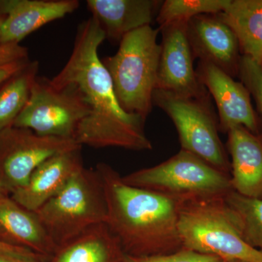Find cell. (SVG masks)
Segmentation results:
<instances>
[{
	"label": "cell",
	"mask_w": 262,
	"mask_h": 262,
	"mask_svg": "<svg viewBox=\"0 0 262 262\" xmlns=\"http://www.w3.org/2000/svg\"><path fill=\"white\" fill-rule=\"evenodd\" d=\"M231 262H243V261H231Z\"/></svg>",
	"instance_id": "30"
},
{
	"label": "cell",
	"mask_w": 262,
	"mask_h": 262,
	"mask_svg": "<svg viewBox=\"0 0 262 262\" xmlns=\"http://www.w3.org/2000/svg\"><path fill=\"white\" fill-rule=\"evenodd\" d=\"M5 194L4 192H3V191L1 190V189H0V194Z\"/></svg>",
	"instance_id": "29"
},
{
	"label": "cell",
	"mask_w": 262,
	"mask_h": 262,
	"mask_svg": "<svg viewBox=\"0 0 262 262\" xmlns=\"http://www.w3.org/2000/svg\"><path fill=\"white\" fill-rule=\"evenodd\" d=\"M56 248L107 220L102 179L82 168L63 189L34 212Z\"/></svg>",
	"instance_id": "4"
},
{
	"label": "cell",
	"mask_w": 262,
	"mask_h": 262,
	"mask_svg": "<svg viewBox=\"0 0 262 262\" xmlns=\"http://www.w3.org/2000/svg\"><path fill=\"white\" fill-rule=\"evenodd\" d=\"M29 61V60H27V61L14 62V63L1 66L0 67V85L4 84L12 76L14 75L24 68Z\"/></svg>",
	"instance_id": "26"
},
{
	"label": "cell",
	"mask_w": 262,
	"mask_h": 262,
	"mask_svg": "<svg viewBox=\"0 0 262 262\" xmlns=\"http://www.w3.org/2000/svg\"><path fill=\"white\" fill-rule=\"evenodd\" d=\"M229 215L246 242L262 251V199L231 191L224 198Z\"/></svg>",
	"instance_id": "21"
},
{
	"label": "cell",
	"mask_w": 262,
	"mask_h": 262,
	"mask_svg": "<svg viewBox=\"0 0 262 262\" xmlns=\"http://www.w3.org/2000/svg\"><path fill=\"white\" fill-rule=\"evenodd\" d=\"M187 21L160 27L162 33L156 89L183 97L206 99L208 91L200 82L193 66Z\"/></svg>",
	"instance_id": "10"
},
{
	"label": "cell",
	"mask_w": 262,
	"mask_h": 262,
	"mask_svg": "<svg viewBox=\"0 0 262 262\" xmlns=\"http://www.w3.org/2000/svg\"><path fill=\"white\" fill-rule=\"evenodd\" d=\"M160 29L146 26L126 34L113 56L102 60L120 106L127 113L146 119L153 106L161 47Z\"/></svg>",
	"instance_id": "3"
},
{
	"label": "cell",
	"mask_w": 262,
	"mask_h": 262,
	"mask_svg": "<svg viewBox=\"0 0 262 262\" xmlns=\"http://www.w3.org/2000/svg\"><path fill=\"white\" fill-rule=\"evenodd\" d=\"M162 3L156 0H88L87 6L106 39L120 42L129 33L151 26Z\"/></svg>",
	"instance_id": "15"
},
{
	"label": "cell",
	"mask_w": 262,
	"mask_h": 262,
	"mask_svg": "<svg viewBox=\"0 0 262 262\" xmlns=\"http://www.w3.org/2000/svg\"><path fill=\"white\" fill-rule=\"evenodd\" d=\"M198 80L211 95L219 113L222 132L241 126L256 134L258 123L248 90L212 63L200 61L196 71Z\"/></svg>",
	"instance_id": "11"
},
{
	"label": "cell",
	"mask_w": 262,
	"mask_h": 262,
	"mask_svg": "<svg viewBox=\"0 0 262 262\" xmlns=\"http://www.w3.org/2000/svg\"><path fill=\"white\" fill-rule=\"evenodd\" d=\"M41 259H30V258H24L16 257L11 255L5 254L0 253V262H42Z\"/></svg>",
	"instance_id": "27"
},
{
	"label": "cell",
	"mask_w": 262,
	"mask_h": 262,
	"mask_svg": "<svg viewBox=\"0 0 262 262\" xmlns=\"http://www.w3.org/2000/svg\"><path fill=\"white\" fill-rule=\"evenodd\" d=\"M82 146L72 139L39 136L29 129H5L0 132V189L13 194L48 158Z\"/></svg>",
	"instance_id": "9"
},
{
	"label": "cell",
	"mask_w": 262,
	"mask_h": 262,
	"mask_svg": "<svg viewBox=\"0 0 262 262\" xmlns=\"http://www.w3.org/2000/svg\"><path fill=\"white\" fill-rule=\"evenodd\" d=\"M88 113L75 90L56 87L49 79L37 77L28 102L13 126L29 129L39 136L75 140L77 127Z\"/></svg>",
	"instance_id": "8"
},
{
	"label": "cell",
	"mask_w": 262,
	"mask_h": 262,
	"mask_svg": "<svg viewBox=\"0 0 262 262\" xmlns=\"http://www.w3.org/2000/svg\"><path fill=\"white\" fill-rule=\"evenodd\" d=\"M81 149L60 153L43 162L27 184L11 194L12 199L29 211H37L84 168Z\"/></svg>",
	"instance_id": "14"
},
{
	"label": "cell",
	"mask_w": 262,
	"mask_h": 262,
	"mask_svg": "<svg viewBox=\"0 0 262 262\" xmlns=\"http://www.w3.org/2000/svg\"><path fill=\"white\" fill-rule=\"evenodd\" d=\"M106 34L94 17L78 26L73 49L67 63L52 79L56 87H70L78 93L89 113L76 131L80 145L118 147L133 151L152 149L144 130L145 119L127 113L120 106L113 81L98 48Z\"/></svg>",
	"instance_id": "1"
},
{
	"label": "cell",
	"mask_w": 262,
	"mask_h": 262,
	"mask_svg": "<svg viewBox=\"0 0 262 262\" xmlns=\"http://www.w3.org/2000/svg\"><path fill=\"white\" fill-rule=\"evenodd\" d=\"M228 134L231 185L234 192L262 199V143L244 127H232Z\"/></svg>",
	"instance_id": "16"
},
{
	"label": "cell",
	"mask_w": 262,
	"mask_h": 262,
	"mask_svg": "<svg viewBox=\"0 0 262 262\" xmlns=\"http://www.w3.org/2000/svg\"><path fill=\"white\" fill-rule=\"evenodd\" d=\"M120 262H225L216 256L183 249L177 252L154 256H131L124 253Z\"/></svg>",
	"instance_id": "23"
},
{
	"label": "cell",
	"mask_w": 262,
	"mask_h": 262,
	"mask_svg": "<svg viewBox=\"0 0 262 262\" xmlns=\"http://www.w3.org/2000/svg\"><path fill=\"white\" fill-rule=\"evenodd\" d=\"M179 230L184 249L225 262H262V251L246 242L224 198L182 203Z\"/></svg>",
	"instance_id": "5"
},
{
	"label": "cell",
	"mask_w": 262,
	"mask_h": 262,
	"mask_svg": "<svg viewBox=\"0 0 262 262\" xmlns=\"http://www.w3.org/2000/svg\"><path fill=\"white\" fill-rule=\"evenodd\" d=\"M216 15L233 32L245 56L262 65V0H231Z\"/></svg>",
	"instance_id": "19"
},
{
	"label": "cell",
	"mask_w": 262,
	"mask_h": 262,
	"mask_svg": "<svg viewBox=\"0 0 262 262\" xmlns=\"http://www.w3.org/2000/svg\"><path fill=\"white\" fill-rule=\"evenodd\" d=\"M77 0H3L0 16L4 17L0 43H16L34 31L63 18L78 8Z\"/></svg>",
	"instance_id": "13"
},
{
	"label": "cell",
	"mask_w": 262,
	"mask_h": 262,
	"mask_svg": "<svg viewBox=\"0 0 262 262\" xmlns=\"http://www.w3.org/2000/svg\"><path fill=\"white\" fill-rule=\"evenodd\" d=\"M3 20H4V17L0 16V35H1V27L2 24H3Z\"/></svg>",
	"instance_id": "28"
},
{
	"label": "cell",
	"mask_w": 262,
	"mask_h": 262,
	"mask_svg": "<svg viewBox=\"0 0 262 262\" xmlns=\"http://www.w3.org/2000/svg\"><path fill=\"white\" fill-rule=\"evenodd\" d=\"M96 168L106 196V224L124 253L154 256L183 249L179 230L182 202L125 184L108 164L98 163Z\"/></svg>",
	"instance_id": "2"
},
{
	"label": "cell",
	"mask_w": 262,
	"mask_h": 262,
	"mask_svg": "<svg viewBox=\"0 0 262 262\" xmlns=\"http://www.w3.org/2000/svg\"><path fill=\"white\" fill-rule=\"evenodd\" d=\"M125 184L184 202L223 198L232 189L230 176L181 149L155 166L122 177Z\"/></svg>",
	"instance_id": "6"
},
{
	"label": "cell",
	"mask_w": 262,
	"mask_h": 262,
	"mask_svg": "<svg viewBox=\"0 0 262 262\" xmlns=\"http://www.w3.org/2000/svg\"><path fill=\"white\" fill-rule=\"evenodd\" d=\"M187 36L194 58L212 63L231 77L239 70L237 38L216 15H201L189 20Z\"/></svg>",
	"instance_id": "12"
},
{
	"label": "cell",
	"mask_w": 262,
	"mask_h": 262,
	"mask_svg": "<svg viewBox=\"0 0 262 262\" xmlns=\"http://www.w3.org/2000/svg\"><path fill=\"white\" fill-rule=\"evenodd\" d=\"M39 62L29 61L0 88V132L13 126L25 107L37 77Z\"/></svg>",
	"instance_id": "20"
},
{
	"label": "cell",
	"mask_w": 262,
	"mask_h": 262,
	"mask_svg": "<svg viewBox=\"0 0 262 262\" xmlns=\"http://www.w3.org/2000/svg\"><path fill=\"white\" fill-rule=\"evenodd\" d=\"M0 253L11 255L16 257L30 258V259L42 260L44 258L28 249L7 244L2 239H0Z\"/></svg>",
	"instance_id": "25"
},
{
	"label": "cell",
	"mask_w": 262,
	"mask_h": 262,
	"mask_svg": "<svg viewBox=\"0 0 262 262\" xmlns=\"http://www.w3.org/2000/svg\"><path fill=\"white\" fill-rule=\"evenodd\" d=\"M124 253L116 237L104 223L58 246L42 262H120Z\"/></svg>",
	"instance_id": "18"
},
{
	"label": "cell",
	"mask_w": 262,
	"mask_h": 262,
	"mask_svg": "<svg viewBox=\"0 0 262 262\" xmlns=\"http://www.w3.org/2000/svg\"><path fill=\"white\" fill-rule=\"evenodd\" d=\"M153 104L171 119L178 132L181 149L229 175L230 162L219 136V121L212 111L209 98L183 97L155 90Z\"/></svg>",
	"instance_id": "7"
},
{
	"label": "cell",
	"mask_w": 262,
	"mask_h": 262,
	"mask_svg": "<svg viewBox=\"0 0 262 262\" xmlns=\"http://www.w3.org/2000/svg\"><path fill=\"white\" fill-rule=\"evenodd\" d=\"M239 75L253 97L262 115V65L248 56H243L239 64Z\"/></svg>",
	"instance_id": "24"
},
{
	"label": "cell",
	"mask_w": 262,
	"mask_h": 262,
	"mask_svg": "<svg viewBox=\"0 0 262 262\" xmlns=\"http://www.w3.org/2000/svg\"><path fill=\"white\" fill-rule=\"evenodd\" d=\"M0 239L44 258L51 256L56 248L37 214L6 194H0Z\"/></svg>",
	"instance_id": "17"
},
{
	"label": "cell",
	"mask_w": 262,
	"mask_h": 262,
	"mask_svg": "<svg viewBox=\"0 0 262 262\" xmlns=\"http://www.w3.org/2000/svg\"><path fill=\"white\" fill-rule=\"evenodd\" d=\"M231 0H166L160 6L156 20L160 27L189 21L201 15H216L225 11Z\"/></svg>",
	"instance_id": "22"
}]
</instances>
